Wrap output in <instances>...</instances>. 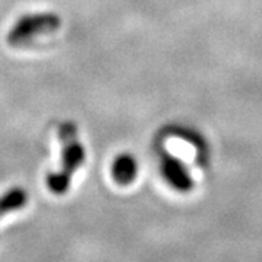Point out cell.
<instances>
[{
    "label": "cell",
    "mask_w": 262,
    "mask_h": 262,
    "mask_svg": "<svg viewBox=\"0 0 262 262\" xmlns=\"http://www.w3.org/2000/svg\"><path fill=\"white\" fill-rule=\"evenodd\" d=\"M61 27V18L54 12H41L24 15L12 25L8 32L10 46H22L42 34L56 32Z\"/></svg>",
    "instance_id": "obj_1"
},
{
    "label": "cell",
    "mask_w": 262,
    "mask_h": 262,
    "mask_svg": "<svg viewBox=\"0 0 262 262\" xmlns=\"http://www.w3.org/2000/svg\"><path fill=\"white\" fill-rule=\"evenodd\" d=\"M58 139L61 141V170L73 175L83 165L86 151L77 139V127L72 121L63 122L58 127Z\"/></svg>",
    "instance_id": "obj_2"
},
{
    "label": "cell",
    "mask_w": 262,
    "mask_h": 262,
    "mask_svg": "<svg viewBox=\"0 0 262 262\" xmlns=\"http://www.w3.org/2000/svg\"><path fill=\"white\" fill-rule=\"evenodd\" d=\"M160 173L169 187L178 192H189L194 188V179L191 177L187 165L173 155H162Z\"/></svg>",
    "instance_id": "obj_3"
},
{
    "label": "cell",
    "mask_w": 262,
    "mask_h": 262,
    "mask_svg": "<svg viewBox=\"0 0 262 262\" xmlns=\"http://www.w3.org/2000/svg\"><path fill=\"white\" fill-rule=\"evenodd\" d=\"M137 173H139V163L133 155L121 153L114 159L111 166V177L118 185L127 187L133 184L137 178Z\"/></svg>",
    "instance_id": "obj_4"
},
{
    "label": "cell",
    "mask_w": 262,
    "mask_h": 262,
    "mask_svg": "<svg viewBox=\"0 0 262 262\" xmlns=\"http://www.w3.org/2000/svg\"><path fill=\"white\" fill-rule=\"evenodd\" d=\"M28 203V192L22 187H13L0 195V217L19 211Z\"/></svg>",
    "instance_id": "obj_5"
},
{
    "label": "cell",
    "mask_w": 262,
    "mask_h": 262,
    "mask_svg": "<svg viewBox=\"0 0 262 262\" xmlns=\"http://www.w3.org/2000/svg\"><path fill=\"white\" fill-rule=\"evenodd\" d=\"M47 188L56 195H63L69 189L72 184V175H69L64 170H56V172H50L47 175Z\"/></svg>",
    "instance_id": "obj_6"
}]
</instances>
